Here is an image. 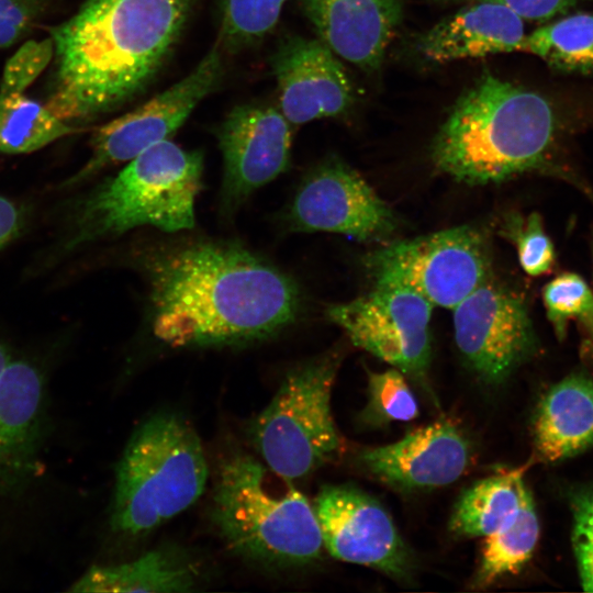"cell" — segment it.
I'll use <instances>...</instances> for the list:
<instances>
[{"label":"cell","instance_id":"6da1fadb","mask_svg":"<svg viewBox=\"0 0 593 593\" xmlns=\"http://www.w3.org/2000/svg\"><path fill=\"white\" fill-rule=\"evenodd\" d=\"M155 336L172 347L261 340L300 309L293 280L238 244L195 240L160 250L146 265Z\"/></svg>","mask_w":593,"mask_h":593},{"label":"cell","instance_id":"7a4b0ae2","mask_svg":"<svg viewBox=\"0 0 593 593\" xmlns=\"http://www.w3.org/2000/svg\"><path fill=\"white\" fill-rule=\"evenodd\" d=\"M194 3L86 0L52 31L57 72L47 108L64 121H88L136 97L171 55Z\"/></svg>","mask_w":593,"mask_h":593},{"label":"cell","instance_id":"3957f363","mask_svg":"<svg viewBox=\"0 0 593 593\" xmlns=\"http://www.w3.org/2000/svg\"><path fill=\"white\" fill-rule=\"evenodd\" d=\"M202 174L200 152L165 139L91 188L60 193L46 215L45 242L24 267L23 280L51 275L88 247L135 227L192 228Z\"/></svg>","mask_w":593,"mask_h":593},{"label":"cell","instance_id":"277c9868","mask_svg":"<svg viewBox=\"0 0 593 593\" xmlns=\"http://www.w3.org/2000/svg\"><path fill=\"white\" fill-rule=\"evenodd\" d=\"M553 134L555 115L544 97L484 72L440 126L432 160L468 184L501 182L538 168Z\"/></svg>","mask_w":593,"mask_h":593},{"label":"cell","instance_id":"5b68a950","mask_svg":"<svg viewBox=\"0 0 593 593\" xmlns=\"http://www.w3.org/2000/svg\"><path fill=\"white\" fill-rule=\"evenodd\" d=\"M211 516L232 550L265 564H307L324 548L314 506L291 480L249 455L222 461Z\"/></svg>","mask_w":593,"mask_h":593},{"label":"cell","instance_id":"8992f818","mask_svg":"<svg viewBox=\"0 0 593 593\" xmlns=\"http://www.w3.org/2000/svg\"><path fill=\"white\" fill-rule=\"evenodd\" d=\"M208 462L194 428L172 412L145 419L115 466L110 525L137 536L180 514L203 493Z\"/></svg>","mask_w":593,"mask_h":593},{"label":"cell","instance_id":"52a82bcc","mask_svg":"<svg viewBox=\"0 0 593 593\" xmlns=\"http://www.w3.org/2000/svg\"><path fill=\"white\" fill-rule=\"evenodd\" d=\"M339 365L340 355L332 351L292 368L250 426L264 462L291 481L337 460L345 450L331 410Z\"/></svg>","mask_w":593,"mask_h":593},{"label":"cell","instance_id":"ba28073f","mask_svg":"<svg viewBox=\"0 0 593 593\" xmlns=\"http://www.w3.org/2000/svg\"><path fill=\"white\" fill-rule=\"evenodd\" d=\"M72 333L68 324L20 344L0 320V504L38 477L49 422L48 378Z\"/></svg>","mask_w":593,"mask_h":593},{"label":"cell","instance_id":"9c48e42d","mask_svg":"<svg viewBox=\"0 0 593 593\" xmlns=\"http://www.w3.org/2000/svg\"><path fill=\"white\" fill-rule=\"evenodd\" d=\"M374 284L410 289L454 309L491 277L485 239L468 225L382 246L363 258Z\"/></svg>","mask_w":593,"mask_h":593},{"label":"cell","instance_id":"30bf717a","mask_svg":"<svg viewBox=\"0 0 593 593\" xmlns=\"http://www.w3.org/2000/svg\"><path fill=\"white\" fill-rule=\"evenodd\" d=\"M222 75L223 59L216 44L186 77L97 128L91 137L90 158L78 171L58 182L55 191L64 193L81 188L104 168L128 161L152 145L169 139L213 91Z\"/></svg>","mask_w":593,"mask_h":593},{"label":"cell","instance_id":"8fae6325","mask_svg":"<svg viewBox=\"0 0 593 593\" xmlns=\"http://www.w3.org/2000/svg\"><path fill=\"white\" fill-rule=\"evenodd\" d=\"M370 292L331 305L326 314L359 348L417 381L426 377L433 305L418 293L398 286L374 284Z\"/></svg>","mask_w":593,"mask_h":593},{"label":"cell","instance_id":"7c38bea8","mask_svg":"<svg viewBox=\"0 0 593 593\" xmlns=\"http://www.w3.org/2000/svg\"><path fill=\"white\" fill-rule=\"evenodd\" d=\"M452 320L457 348L484 383H502L536 349L524 300L491 278L454 307Z\"/></svg>","mask_w":593,"mask_h":593},{"label":"cell","instance_id":"4fadbf2b","mask_svg":"<svg viewBox=\"0 0 593 593\" xmlns=\"http://www.w3.org/2000/svg\"><path fill=\"white\" fill-rule=\"evenodd\" d=\"M287 220L293 231L338 233L360 242L385 238L398 226L393 211L369 183L336 159L306 176Z\"/></svg>","mask_w":593,"mask_h":593},{"label":"cell","instance_id":"5bb4252c","mask_svg":"<svg viewBox=\"0 0 593 593\" xmlns=\"http://www.w3.org/2000/svg\"><path fill=\"white\" fill-rule=\"evenodd\" d=\"M324 548L344 562L406 579L412 557L390 514L351 485H324L314 501Z\"/></svg>","mask_w":593,"mask_h":593},{"label":"cell","instance_id":"9a60e30c","mask_svg":"<svg viewBox=\"0 0 593 593\" xmlns=\"http://www.w3.org/2000/svg\"><path fill=\"white\" fill-rule=\"evenodd\" d=\"M292 126L278 107L266 103H244L228 112L217 133L227 210L289 168Z\"/></svg>","mask_w":593,"mask_h":593},{"label":"cell","instance_id":"2e32d148","mask_svg":"<svg viewBox=\"0 0 593 593\" xmlns=\"http://www.w3.org/2000/svg\"><path fill=\"white\" fill-rule=\"evenodd\" d=\"M470 459L465 434L452 421L440 418L395 443L361 450L357 462L389 486L418 491L454 483L465 474Z\"/></svg>","mask_w":593,"mask_h":593},{"label":"cell","instance_id":"e0dca14e","mask_svg":"<svg viewBox=\"0 0 593 593\" xmlns=\"http://www.w3.org/2000/svg\"><path fill=\"white\" fill-rule=\"evenodd\" d=\"M279 110L294 126L346 112L354 102L347 72L320 38L288 36L271 56Z\"/></svg>","mask_w":593,"mask_h":593},{"label":"cell","instance_id":"ac0fdd59","mask_svg":"<svg viewBox=\"0 0 593 593\" xmlns=\"http://www.w3.org/2000/svg\"><path fill=\"white\" fill-rule=\"evenodd\" d=\"M302 7L318 38L367 72L381 67L403 15V0H302Z\"/></svg>","mask_w":593,"mask_h":593},{"label":"cell","instance_id":"d6986e66","mask_svg":"<svg viewBox=\"0 0 593 593\" xmlns=\"http://www.w3.org/2000/svg\"><path fill=\"white\" fill-rule=\"evenodd\" d=\"M523 20L493 1H475L444 19L417 42L418 52L435 63L479 58L522 51Z\"/></svg>","mask_w":593,"mask_h":593},{"label":"cell","instance_id":"ffe728a7","mask_svg":"<svg viewBox=\"0 0 593 593\" xmlns=\"http://www.w3.org/2000/svg\"><path fill=\"white\" fill-rule=\"evenodd\" d=\"M532 432L536 456L547 463L593 447V379L573 373L549 388L537 405Z\"/></svg>","mask_w":593,"mask_h":593},{"label":"cell","instance_id":"44dd1931","mask_svg":"<svg viewBox=\"0 0 593 593\" xmlns=\"http://www.w3.org/2000/svg\"><path fill=\"white\" fill-rule=\"evenodd\" d=\"M197 578L184 559L167 550H153L128 562L93 566L69 591L183 593L194 590Z\"/></svg>","mask_w":593,"mask_h":593},{"label":"cell","instance_id":"7402d4cb","mask_svg":"<svg viewBox=\"0 0 593 593\" xmlns=\"http://www.w3.org/2000/svg\"><path fill=\"white\" fill-rule=\"evenodd\" d=\"M528 465L505 469L477 481L457 501L449 530L459 537H486L513 521Z\"/></svg>","mask_w":593,"mask_h":593},{"label":"cell","instance_id":"603a6c76","mask_svg":"<svg viewBox=\"0 0 593 593\" xmlns=\"http://www.w3.org/2000/svg\"><path fill=\"white\" fill-rule=\"evenodd\" d=\"M539 519L533 496L523 491L516 516L500 530L484 537L472 588L483 590L501 578L518 573L532 558L539 539Z\"/></svg>","mask_w":593,"mask_h":593},{"label":"cell","instance_id":"cb8c5ba5","mask_svg":"<svg viewBox=\"0 0 593 593\" xmlns=\"http://www.w3.org/2000/svg\"><path fill=\"white\" fill-rule=\"evenodd\" d=\"M75 128L24 92H0V154H29Z\"/></svg>","mask_w":593,"mask_h":593},{"label":"cell","instance_id":"d4e9b609","mask_svg":"<svg viewBox=\"0 0 593 593\" xmlns=\"http://www.w3.org/2000/svg\"><path fill=\"white\" fill-rule=\"evenodd\" d=\"M522 51L566 72H593V13H577L525 36Z\"/></svg>","mask_w":593,"mask_h":593},{"label":"cell","instance_id":"484cf974","mask_svg":"<svg viewBox=\"0 0 593 593\" xmlns=\"http://www.w3.org/2000/svg\"><path fill=\"white\" fill-rule=\"evenodd\" d=\"M546 315L559 339H564L570 321L581 333V354L593 366V291L574 272H563L542 290Z\"/></svg>","mask_w":593,"mask_h":593},{"label":"cell","instance_id":"4316f807","mask_svg":"<svg viewBox=\"0 0 593 593\" xmlns=\"http://www.w3.org/2000/svg\"><path fill=\"white\" fill-rule=\"evenodd\" d=\"M219 46L237 52L264 40L277 25L287 0H219Z\"/></svg>","mask_w":593,"mask_h":593},{"label":"cell","instance_id":"83f0119b","mask_svg":"<svg viewBox=\"0 0 593 593\" xmlns=\"http://www.w3.org/2000/svg\"><path fill=\"white\" fill-rule=\"evenodd\" d=\"M368 403L362 418L372 425L409 422L417 417L418 404L403 373L395 369L368 374Z\"/></svg>","mask_w":593,"mask_h":593},{"label":"cell","instance_id":"f1b7e54d","mask_svg":"<svg viewBox=\"0 0 593 593\" xmlns=\"http://www.w3.org/2000/svg\"><path fill=\"white\" fill-rule=\"evenodd\" d=\"M504 233L515 244L519 265L527 275L539 277L551 270L555 248L538 213L533 212L525 220L510 219Z\"/></svg>","mask_w":593,"mask_h":593},{"label":"cell","instance_id":"f546056e","mask_svg":"<svg viewBox=\"0 0 593 593\" xmlns=\"http://www.w3.org/2000/svg\"><path fill=\"white\" fill-rule=\"evenodd\" d=\"M571 544L580 584L593 592V486L581 489L571 497Z\"/></svg>","mask_w":593,"mask_h":593},{"label":"cell","instance_id":"4dcf8cb0","mask_svg":"<svg viewBox=\"0 0 593 593\" xmlns=\"http://www.w3.org/2000/svg\"><path fill=\"white\" fill-rule=\"evenodd\" d=\"M54 54L52 38L25 42L7 61L0 92H24L49 64Z\"/></svg>","mask_w":593,"mask_h":593},{"label":"cell","instance_id":"1f68e13d","mask_svg":"<svg viewBox=\"0 0 593 593\" xmlns=\"http://www.w3.org/2000/svg\"><path fill=\"white\" fill-rule=\"evenodd\" d=\"M42 0H0V48L12 45L34 22Z\"/></svg>","mask_w":593,"mask_h":593},{"label":"cell","instance_id":"d6a6232c","mask_svg":"<svg viewBox=\"0 0 593 593\" xmlns=\"http://www.w3.org/2000/svg\"><path fill=\"white\" fill-rule=\"evenodd\" d=\"M30 224V208L0 194V253L25 234Z\"/></svg>","mask_w":593,"mask_h":593},{"label":"cell","instance_id":"836d02e7","mask_svg":"<svg viewBox=\"0 0 593 593\" xmlns=\"http://www.w3.org/2000/svg\"><path fill=\"white\" fill-rule=\"evenodd\" d=\"M503 4L522 20L546 21L567 11L577 0H474Z\"/></svg>","mask_w":593,"mask_h":593},{"label":"cell","instance_id":"e575fe53","mask_svg":"<svg viewBox=\"0 0 593 593\" xmlns=\"http://www.w3.org/2000/svg\"><path fill=\"white\" fill-rule=\"evenodd\" d=\"M592 261H593V245H592Z\"/></svg>","mask_w":593,"mask_h":593}]
</instances>
